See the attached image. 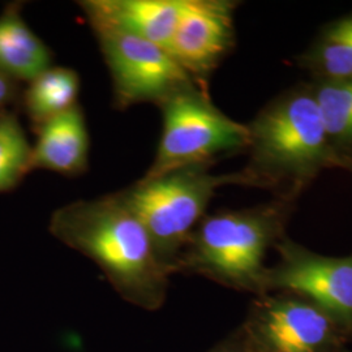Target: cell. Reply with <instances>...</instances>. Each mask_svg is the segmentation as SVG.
Instances as JSON below:
<instances>
[{
    "instance_id": "cell-1",
    "label": "cell",
    "mask_w": 352,
    "mask_h": 352,
    "mask_svg": "<svg viewBox=\"0 0 352 352\" xmlns=\"http://www.w3.org/2000/svg\"><path fill=\"white\" fill-rule=\"evenodd\" d=\"M248 186L295 193L322 170L350 167L331 145L311 88L295 89L270 102L247 126Z\"/></svg>"
},
{
    "instance_id": "cell-2",
    "label": "cell",
    "mask_w": 352,
    "mask_h": 352,
    "mask_svg": "<svg viewBox=\"0 0 352 352\" xmlns=\"http://www.w3.org/2000/svg\"><path fill=\"white\" fill-rule=\"evenodd\" d=\"M50 230L94 260L120 291L141 300L162 294L167 269L145 227L115 193L64 205L52 214Z\"/></svg>"
},
{
    "instance_id": "cell-3",
    "label": "cell",
    "mask_w": 352,
    "mask_h": 352,
    "mask_svg": "<svg viewBox=\"0 0 352 352\" xmlns=\"http://www.w3.org/2000/svg\"><path fill=\"white\" fill-rule=\"evenodd\" d=\"M210 164H196L164 175L145 177L116 192L145 227L155 252L168 270L176 253L188 241L192 230L201 222L217 189L228 184L248 186L239 173L214 175Z\"/></svg>"
},
{
    "instance_id": "cell-4",
    "label": "cell",
    "mask_w": 352,
    "mask_h": 352,
    "mask_svg": "<svg viewBox=\"0 0 352 352\" xmlns=\"http://www.w3.org/2000/svg\"><path fill=\"white\" fill-rule=\"evenodd\" d=\"M285 214L278 202L204 217L180 264L236 287L263 289L265 254L279 238Z\"/></svg>"
},
{
    "instance_id": "cell-5",
    "label": "cell",
    "mask_w": 352,
    "mask_h": 352,
    "mask_svg": "<svg viewBox=\"0 0 352 352\" xmlns=\"http://www.w3.org/2000/svg\"><path fill=\"white\" fill-rule=\"evenodd\" d=\"M158 107L162 132L145 177L188 166L212 164L219 155L247 151V126L215 107L206 89L196 82L179 89Z\"/></svg>"
},
{
    "instance_id": "cell-6",
    "label": "cell",
    "mask_w": 352,
    "mask_h": 352,
    "mask_svg": "<svg viewBox=\"0 0 352 352\" xmlns=\"http://www.w3.org/2000/svg\"><path fill=\"white\" fill-rule=\"evenodd\" d=\"M113 81V104L126 110L162 102L195 81L170 52L149 41L110 30L94 32ZM197 84V82H196Z\"/></svg>"
},
{
    "instance_id": "cell-7",
    "label": "cell",
    "mask_w": 352,
    "mask_h": 352,
    "mask_svg": "<svg viewBox=\"0 0 352 352\" xmlns=\"http://www.w3.org/2000/svg\"><path fill=\"white\" fill-rule=\"evenodd\" d=\"M280 260L266 269L263 289L298 294L330 316L334 322L352 327V254L329 257L283 240Z\"/></svg>"
},
{
    "instance_id": "cell-8",
    "label": "cell",
    "mask_w": 352,
    "mask_h": 352,
    "mask_svg": "<svg viewBox=\"0 0 352 352\" xmlns=\"http://www.w3.org/2000/svg\"><path fill=\"white\" fill-rule=\"evenodd\" d=\"M236 4L231 0H186L167 51L204 88L235 46Z\"/></svg>"
},
{
    "instance_id": "cell-9",
    "label": "cell",
    "mask_w": 352,
    "mask_h": 352,
    "mask_svg": "<svg viewBox=\"0 0 352 352\" xmlns=\"http://www.w3.org/2000/svg\"><path fill=\"white\" fill-rule=\"evenodd\" d=\"M186 0H81L93 32L110 30L141 38L167 50Z\"/></svg>"
},
{
    "instance_id": "cell-10",
    "label": "cell",
    "mask_w": 352,
    "mask_h": 352,
    "mask_svg": "<svg viewBox=\"0 0 352 352\" xmlns=\"http://www.w3.org/2000/svg\"><path fill=\"white\" fill-rule=\"evenodd\" d=\"M334 320L307 300L277 298L265 304L260 333L270 352H322Z\"/></svg>"
},
{
    "instance_id": "cell-11",
    "label": "cell",
    "mask_w": 352,
    "mask_h": 352,
    "mask_svg": "<svg viewBox=\"0 0 352 352\" xmlns=\"http://www.w3.org/2000/svg\"><path fill=\"white\" fill-rule=\"evenodd\" d=\"M30 170H47L64 176H78L89 167L90 136L80 103L49 120L36 131Z\"/></svg>"
},
{
    "instance_id": "cell-12",
    "label": "cell",
    "mask_w": 352,
    "mask_h": 352,
    "mask_svg": "<svg viewBox=\"0 0 352 352\" xmlns=\"http://www.w3.org/2000/svg\"><path fill=\"white\" fill-rule=\"evenodd\" d=\"M21 8L14 1L0 13V72L28 84L52 67V52L28 26Z\"/></svg>"
},
{
    "instance_id": "cell-13",
    "label": "cell",
    "mask_w": 352,
    "mask_h": 352,
    "mask_svg": "<svg viewBox=\"0 0 352 352\" xmlns=\"http://www.w3.org/2000/svg\"><path fill=\"white\" fill-rule=\"evenodd\" d=\"M80 76L68 67H50L28 82L19 104L34 132L49 120L68 111L78 102Z\"/></svg>"
},
{
    "instance_id": "cell-14",
    "label": "cell",
    "mask_w": 352,
    "mask_h": 352,
    "mask_svg": "<svg viewBox=\"0 0 352 352\" xmlns=\"http://www.w3.org/2000/svg\"><path fill=\"white\" fill-rule=\"evenodd\" d=\"M300 63L317 80L352 78V12L325 26Z\"/></svg>"
},
{
    "instance_id": "cell-15",
    "label": "cell",
    "mask_w": 352,
    "mask_h": 352,
    "mask_svg": "<svg viewBox=\"0 0 352 352\" xmlns=\"http://www.w3.org/2000/svg\"><path fill=\"white\" fill-rule=\"evenodd\" d=\"M311 90L331 145L351 167L352 78L317 80Z\"/></svg>"
},
{
    "instance_id": "cell-16",
    "label": "cell",
    "mask_w": 352,
    "mask_h": 352,
    "mask_svg": "<svg viewBox=\"0 0 352 352\" xmlns=\"http://www.w3.org/2000/svg\"><path fill=\"white\" fill-rule=\"evenodd\" d=\"M32 144L14 110L0 113V193L11 192L30 170Z\"/></svg>"
},
{
    "instance_id": "cell-17",
    "label": "cell",
    "mask_w": 352,
    "mask_h": 352,
    "mask_svg": "<svg viewBox=\"0 0 352 352\" xmlns=\"http://www.w3.org/2000/svg\"><path fill=\"white\" fill-rule=\"evenodd\" d=\"M20 97V84L0 72V113L13 110V106L19 104Z\"/></svg>"
},
{
    "instance_id": "cell-18",
    "label": "cell",
    "mask_w": 352,
    "mask_h": 352,
    "mask_svg": "<svg viewBox=\"0 0 352 352\" xmlns=\"http://www.w3.org/2000/svg\"><path fill=\"white\" fill-rule=\"evenodd\" d=\"M351 168H352V166H351Z\"/></svg>"
}]
</instances>
